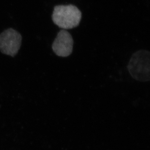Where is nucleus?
Masks as SVG:
<instances>
[{
  "label": "nucleus",
  "mask_w": 150,
  "mask_h": 150,
  "mask_svg": "<svg viewBox=\"0 0 150 150\" xmlns=\"http://www.w3.org/2000/svg\"><path fill=\"white\" fill-rule=\"evenodd\" d=\"M130 75L137 81H150V52L139 50L133 54L127 65Z\"/></svg>",
  "instance_id": "2"
},
{
  "label": "nucleus",
  "mask_w": 150,
  "mask_h": 150,
  "mask_svg": "<svg viewBox=\"0 0 150 150\" xmlns=\"http://www.w3.org/2000/svg\"><path fill=\"white\" fill-rule=\"evenodd\" d=\"M22 37L13 28H8L0 34V51L2 53L14 57L20 48Z\"/></svg>",
  "instance_id": "3"
},
{
  "label": "nucleus",
  "mask_w": 150,
  "mask_h": 150,
  "mask_svg": "<svg viewBox=\"0 0 150 150\" xmlns=\"http://www.w3.org/2000/svg\"><path fill=\"white\" fill-rule=\"evenodd\" d=\"M82 17L81 12L73 4L55 6L52 15L55 25L64 29H72L79 25Z\"/></svg>",
  "instance_id": "1"
},
{
  "label": "nucleus",
  "mask_w": 150,
  "mask_h": 150,
  "mask_svg": "<svg viewBox=\"0 0 150 150\" xmlns=\"http://www.w3.org/2000/svg\"><path fill=\"white\" fill-rule=\"evenodd\" d=\"M74 42L71 34L65 30H61L52 45V49L57 55L66 57L73 51Z\"/></svg>",
  "instance_id": "4"
}]
</instances>
